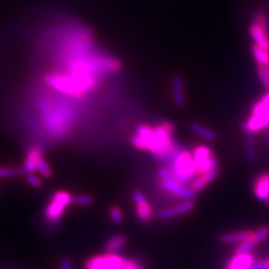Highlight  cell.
Here are the masks:
<instances>
[{"instance_id":"1","label":"cell","mask_w":269,"mask_h":269,"mask_svg":"<svg viewBox=\"0 0 269 269\" xmlns=\"http://www.w3.org/2000/svg\"><path fill=\"white\" fill-rule=\"evenodd\" d=\"M45 82L59 92L82 97L96 88L98 79L93 74L72 72L71 75H48L45 77Z\"/></svg>"},{"instance_id":"15","label":"cell","mask_w":269,"mask_h":269,"mask_svg":"<svg viewBox=\"0 0 269 269\" xmlns=\"http://www.w3.org/2000/svg\"><path fill=\"white\" fill-rule=\"evenodd\" d=\"M172 91L173 99L178 107H183L185 105V94L183 80L179 75H175L172 78Z\"/></svg>"},{"instance_id":"19","label":"cell","mask_w":269,"mask_h":269,"mask_svg":"<svg viewBox=\"0 0 269 269\" xmlns=\"http://www.w3.org/2000/svg\"><path fill=\"white\" fill-rule=\"evenodd\" d=\"M245 144H246V158L249 162H254L256 159V147L255 140L253 134L247 133L245 136Z\"/></svg>"},{"instance_id":"17","label":"cell","mask_w":269,"mask_h":269,"mask_svg":"<svg viewBox=\"0 0 269 269\" xmlns=\"http://www.w3.org/2000/svg\"><path fill=\"white\" fill-rule=\"evenodd\" d=\"M189 129L195 136H197L204 140H207V141H214L217 138V134L215 131H213L210 128L205 127L198 123H191L189 125Z\"/></svg>"},{"instance_id":"25","label":"cell","mask_w":269,"mask_h":269,"mask_svg":"<svg viewBox=\"0 0 269 269\" xmlns=\"http://www.w3.org/2000/svg\"><path fill=\"white\" fill-rule=\"evenodd\" d=\"M257 75L263 87L265 89H269V70L266 66L257 65Z\"/></svg>"},{"instance_id":"27","label":"cell","mask_w":269,"mask_h":269,"mask_svg":"<svg viewBox=\"0 0 269 269\" xmlns=\"http://www.w3.org/2000/svg\"><path fill=\"white\" fill-rule=\"evenodd\" d=\"M36 170L44 177V178H50L52 176V170L50 168V166L48 165V163L44 160L43 157H41L38 162H37V166H36Z\"/></svg>"},{"instance_id":"6","label":"cell","mask_w":269,"mask_h":269,"mask_svg":"<svg viewBox=\"0 0 269 269\" xmlns=\"http://www.w3.org/2000/svg\"><path fill=\"white\" fill-rule=\"evenodd\" d=\"M124 258L116 253H107L89 258L85 263L86 269H121Z\"/></svg>"},{"instance_id":"26","label":"cell","mask_w":269,"mask_h":269,"mask_svg":"<svg viewBox=\"0 0 269 269\" xmlns=\"http://www.w3.org/2000/svg\"><path fill=\"white\" fill-rule=\"evenodd\" d=\"M110 218L112 220V222L115 224H123L124 222V215H123V212L122 210L119 208V207H112L110 209Z\"/></svg>"},{"instance_id":"33","label":"cell","mask_w":269,"mask_h":269,"mask_svg":"<svg viewBox=\"0 0 269 269\" xmlns=\"http://www.w3.org/2000/svg\"><path fill=\"white\" fill-rule=\"evenodd\" d=\"M267 52H268V61H267V64H266V68L269 70V51H267Z\"/></svg>"},{"instance_id":"11","label":"cell","mask_w":269,"mask_h":269,"mask_svg":"<svg viewBox=\"0 0 269 269\" xmlns=\"http://www.w3.org/2000/svg\"><path fill=\"white\" fill-rule=\"evenodd\" d=\"M254 262L255 258L251 253L234 254L224 269H251Z\"/></svg>"},{"instance_id":"29","label":"cell","mask_w":269,"mask_h":269,"mask_svg":"<svg viewBox=\"0 0 269 269\" xmlns=\"http://www.w3.org/2000/svg\"><path fill=\"white\" fill-rule=\"evenodd\" d=\"M26 181L33 187H41L42 186V181L38 177H36L33 174H27L26 175Z\"/></svg>"},{"instance_id":"8","label":"cell","mask_w":269,"mask_h":269,"mask_svg":"<svg viewBox=\"0 0 269 269\" xmlns=\"http://www.w3.org/2000/svg\"><path fill=\"white\" fill-rule=\"evenodd\" d=\"M195 209V204L192 200H185L176 207L160 210L156 217L159 220H170L179 216H182L192 212Z\"/></svg>"},{"instance_id":"10","label":"cell","mask_w":269,"mask_h":269,"mask_svg":"<svg viewBox=\"0 0 269 269\" xmlns=\"http://www.w3.org/2000/svg\"><path fill=\"white\" fill-rule=\"evenodd\" d=\"M249 35L254 44L269 51V32L256 22H252L248 28Z\"/></svg>"},{"instance_id":"4","label":"cell","mask_w":269,"mask_h":269,"mask_svg":"<svg viewBox=\"0 0 269 269\" xmlns=\"http://www.w3.org/2000/svg\"><path fill=\"white\" fill-rule=\"evenodd\" d=\"M158 175L161 179V187L178 196L180 198H183L185 200H192L195 197V193L187 186H185L181 181L177 179L170 169L168 168H161L158 171Z\"/></svg>"},{"instance_id":"22","label":"cell","mask_w":269,"mask_h":269,"mask_svg":"<svg viewBox=\"0 0 269 269\" xmlns=\"http://www.w3.org/2000/svg\"><path fill=\"white\" fill-rule=\"evenodd\" d=\"M209 182L206 180V179L200 175L199 177L195 179H191L189 182V188L196 194L197 192H200L208 186Z\"/></svg>"},{"instance_id":"14","label":"cell","mask_w":269,"mask_h":269,"mask_svg":"<svg viewBox=\"0 0 269 269\" xmlns=\"http://www.w3.org/2000/svg\"><path fill=\"white\" fill-rule=\"evenodd\" d=\"M191 155H192V161L195 166V172H196V170L199 167H201L207 161H209L211 158L214 157V152L210 147L200 145V146H196L193 148Z\"/></svg>"},{"instance_id":"7","label":"cell","mask_w":269,"mask_h":269,"mask_svg":"<svg viewBox=\"0 0 269 269\" xmlns=\"http://www.w3.org/2000/svg\"><path fill=\"white\" fill-rule=\"evenodd\" d=\"M132 197L136 205V214L138 219L143 223L150 222L153 217V210L146 196L140 190H134L132 192Z\"/></svg>"},{"instance_id":"21","label":"cell","mask_w":269,"mask_h":269,"mask_svg":"<svg viewBox=\"0 0 269 269\" xmlns=\"http://www.w3.org/2000/svg\"><path fill=\"white\" fill-rule=\"evenodd\" d=\"M219 165H220V162H219V159L216 158L215 156L213 158H211L209 161H207L201 167H199L196 172H195V175L197 176H200V175H204L216 168H219Z\"/></svg>"},{"instance_id":"23","label":"cell","mask_w":269,"mask_h":269,"mask_svg":"<svg viewBox=\"0 0 269 269\" xmlns=\"http://www.w3.org/2000/svg\"><path fill=\"white\" fill-rule=\"evenodd\" d=\"M93 197L89 194H78L72 196V203L78 207H88L93 204Z\"/></svg>"},{"instance_id":"5","label":"cell","mask_w":269,"mask_h":269,"mask_svg":"<svg viewBox=\"0 0 269 269\" xmlns=\"http://www.w3.org/2000/svg\"><path fill=\"white\" fill-rule=\"evenodd\" d=\"M72 203V195L65 190L56 191L50 203L45 209V217L51 223H57L61 220L65 210Z\"/></svg>"},{"instance_id":"13","label":"cell","mask_w":269,"mask_h":269,"mask_svg":"<svg viewBox=\"0 0 269 269\" xmlns=\"http://www.w3.org/2000/svg\"><path fill=\"white\" fill-rule=\"evenodd\" d=\"M253 231L254 230L251 229H245L234 232H226L220 235L219 240L223 244H239L243 241L248 240L253 234Z\"/></svg>"},{"instance_id":"3","label":"cell","mask_w":269,"mask_h":269,"mask_svg":"<svg viewBox=\"0 0 269 269\" xmlns=\"http://www.w3.org/2000/svg\"><path fill=\"white\" fill-rule=\"evenodd\" d=\"M170 170L173 175L184 183H189L195 176V166L192 161V155L187 150H178L169 162Z\"/></svg>"},{"instance_id":"32","label":"cell","mask_w":269,"mask_h":269,"mask_svg":"<svg viewBox=\"0 0 269 269\" xmlns=\"http://www.w3.org/2000/svg\"><path fill=\"white\" fill-rule=\"evenodd\" d=\"M261 269H269V258L264 260H259Z\"/></svg>"},{"instance_id":"28","label":"cell","mask_w":269,"mask_h":269,"mask_svg":"<svg viewBox=\"0 0 269 269\" xmlns=\"http://www.w3.org/2000/svg\"><path fill=\"white\" fill-rule=\"evenodd\" d=\"M18 175V170L12 169V168H5V167H0V178H6V179H10V178H14Z\"/></svg>"},{"instance_id":"16","label":"cell","mask_w":269,"mask_h":269,"mask_svg":"<svg viewBox=\"0 0 269 269\" xmlns=\"http://www.w3.org/2000/svg\"><path fill=\"white\" fill-rule=\"evenodd\" d=\"M127 240L126 237L122 234H114L108 238L106 241L105 247L107 252L109 253H117L118 251L122 250L126 245Z\"/></svg>"},{"instance_id":"2","label":"cell","mask_w":269,"mask_h":269,"mask_svg":"<svg viewBox=\"0 0 269 269\" xmlns=\"http://www.w3.org/2000/svg\"><path fill=\"white\" fill-rule=\"evenodd\" d=\"M40 109L43 116L45 128L49 133L61 134L68 130L72 119V111L68 106L53 107L49 103L43 102Z\"/></svg>"},{"instance_id":"31","label":"cell","mask_w":269,"mask_h":269,"mask_svg":"<svg viewBox=\"0 0 269 269\" xmlns=\"http://www.w3.org/2000/svg\"><path fill=\"white\" fill-rule=\"evenodd\" d=\"M72 266H73V263H72L71 258H69V257H64V258L61 260V263H60V267H59V269H72Z\"/></svg>"},{"instance_id":"24","label":"cell","mask_w":269,"mask_h":269,"mask_svg":"<svg viewBox=\"0 0 269 269\" xmlns=\"http://www.w3.org/2000/svg\"><path fill=\"white\" fill-rule=\"evenodd\" d=\"M254 22H256L257 24H259L263 29H265L266 31L269 32V20L266 16V14L261 11V10H257L254 12Z\"/></svg>"},{"instance_id":"9","label":"cell","mask_w":269,"mask_h":269,"mask_svg":"<svg viewBox=\"0 0 269 269\" xmlns=\"http://www.w3.org/2000/svg\"><path fill=\"white\" fill-rule=\"evenodd\" d=\"M252 189L255 197L260 201L269 199V173L263 172L253 179Z\"/></svg>"},{"instance_id":"30","label":"cell","mask_w":269,"mask_h":269,"mask_svg":"<svg viewBox=\"0 0 269 269\" xmlns=\"http://www.w3.org/2000/svg\"><path fill=\"white\" fill-rule=\"evenodd\" d=\"M121 269H140V266L137 262L129 259H124V263Z\"/></svg>"},{"instance_id":"18","label":"cell","mask_w":269,"mask_h":269,"mask_svg":"<svg viewBox=\"0 0 269 269\" xmlns=\"http://www.w3.org/2000/svg\"><path fill=\"white\" fill-rule=\"evenodd\" d=\"M251 52L257 65L266 66L267 61H268V52L265 49L257 45L253 44L251 46Z\"/></svg>"},{"instance_id":"12","label":"cell","mask_w":269,"mask_h":269,"mask_svg":"<svg viewBox=\"0 0 269 269\" xmlns=\"http://www.w3.org/2000/svg\"><path fill=\"white\" fill-rule=\"evenodd\" d=\"M42 157V152L39 147H33L27 154L25 164L22 169L18 170L19 175H27V174H33L36 170L37 162Z\"/></svg>"},{"instance_id":"34","label":"cell","mask_w":269,"mask_h":269,"mask_svg":"<svg viewBox=\"0 0 269 269\" xmlns=\"http://www.w3.org/2000/svg\"><path fill=\"white\" fill-rule=\"evenodd\" d=\"M266 142L269 144V134H267V138H266Z\"/></svg>"},{"instance_id":"20","label":"cell","mask_w":269,"mask_h":269,"mask_svg":"<svg viewBox=\"0 0 269 269\" xmlns=\"http://www.w3.org/2000/svg\"><path fill=\"white\" fill-rule=\"evenodd\" d=\"M267 237H269V227L268 226H262V227H259L258 229L253 231V234L251 235L249 240L256 246L257 244L264 241Z\"/></svg>"}]
</instances>
